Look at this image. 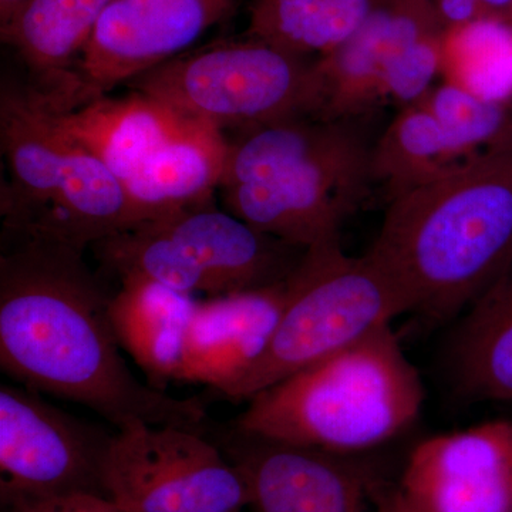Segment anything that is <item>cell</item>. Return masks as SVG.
I'll return each instance as SVG.
<instances>
[{
	"label": "cell",
	"instance_id": "1",
	"mask_svg": "<svg viewBox=\"0 0 512 512\" xmlns=\"http://www.w3.org/2000/svg\"><path fill=\"white\" fill-rule=\"evenodd\" d=\"M83 254L3 228L2 372L37 393L82 404L116 430L146 423L207 436L212 424L200 400L175 399L131 373L111 326L110 295Z\"/></svg>",
	"mask_w": 512,
	"mask_h": 512
},
{
	"label": "cell",
	"instance_id": "2",
	"mask_svg": "<svg viewBox=\"0 0 512 512\" xmlns=\"http://www.w3.org/2000/svg\"><path fill=\"white\" fill-rule=\"evenodd\" d=\"M367 254L410 312L447 319L467 309L512 264V130L392 198Z\"/></svg>",
	"mask_w": 512,
	"mask_h": 512
},
{
	"label": "cell",
	"instance_id": "3",
	"mask_svg": "<svg viewBox=\"0 0 512 512\" xmlns=\"http://www.w3.org/2000/svg\"><path fill=\"white\" fill-rule=\"evenodd\" d=\"M372 147L353 120L298 117L229 140L225 211L301 249L340 239L372 188Z\"/></svg>",
	"mask_w": 512,
	"mask_h": 512
},
{
	"label": "cell",
	"instance_id": "4",
	"mask_svg": "<svg viewBox=\"0 0 512 512\" xmlns=\"http://www.w3.org/2000/svg\"><path fill=\"white\" fill-rule=\"evenodd\" d=\"M423 402L419 372L387 325L255 394L231 426L345 456L399 436Z\"/></svg>",
	"mask_w": 512,
	"mask_h": 512
},
{
	"label": "cell",
	"instance_id": "5",
	"mask_svg": "<svg viewBox=\"0 0 512 512\" xmlns=\"http://www.w3.org/2000/svg\"><path fill=\"white\" fill-rule=\"evenodd\" d=\"M0 141L9 170L0 194L3 228L84 252L136 224L119 178L26 86L2 83Z\"/></svg>",
	"mask_w": 512,
	"mask_h": 512
},
{
	"label": "cell",
	"instance_id": "6",
	"mask_svg": "<svg viewBox=\"0 0 512 512\" xmlns=\"http://www.w3.org/2000/svg\"><path fill=\"white\" fill-rule=\"evenodd\" d=\"M288 301L269 348L244 379L222 394L248 402L272 384L350 348L410 305L372 255L349 256L340 239L306 249L289 276Z\"/></svg>",
	"mask_w": 512,
	"mask_h": 512
},
{
	"label": "cell",
	"instance_id": "7",
	"mask_svg": "<svg viewBox=\"0 0 512 512\" xmlns=\"http://www.w3.org/2000/svg\"><path fill=\"white\" fill-rule=\"evenodd\" d=\"M90 249L117 279L146 276L208 298L284 282L306 252L218 210L214 201L137 222Z\"/></svg>",
	"mask_w": 512,
	"mask_h": 512
},
{
	"label": "cell",
	"instance_id": "8",
	"mask_svg": "<svg viewBox=\"0 0 512 512\" xmlns=\"http://www.w3.org/2000/svg\"><path fill=\"white\" fill-rule=\"evenodd\" d=\"M316 60L262 40H221L188 50L126 86L220 130L316 117L322 84Z\"/></svg>",
	"mask_w": 512,
	"mask_h": 512
},
{
	"label": "cell",
	"instance_id": "9",
	"mask_svg": "<svg viewBox=\"0 0 512 512\" xmlns=\"http://www.w3.org/2000/svg\"><path fill=\"white\" fill-rule=\"evenodd\" d=\"M104 495L126 512H242L247 481L200 431L134 424L114 431L101 473Z\"/></svg>",
	"mask_w": 512,
	"mask_h": 512
},
{
	"label": "cell",
	"instance_id": "10",
	"mask_svg": "<svg viewBox=\"0 0 512 512\" xmlns=\"http://www.w3.org/2000/svg\"><path fill=\"white\" fill-rule=\"evenodd\" d=\"M232 8L234 0H113L62 82L47 94L29 90L52 113L79 109L188 52Z\"/></svg>",
	"mask_w": 512,
	"mask_h": 512
},
{
	"label": "cell",
	"instance_id": "11",
	"mask_svg": "<svg viewBox=\"0 0 512 512\" xmlns=\"http://www.w3.org/2000/svg\"><path fill=\"white\" fill-rule=\"evenodd\" d=\"M114 433L77 419L28 387H0V501L104 495L101 473ZM107 498V497H106Z\"/></svg>",
	"mask_w": 512,
	"mask_h": 512
},
{
	"label": "cell",
	"instance_id": "12",
	"mask_svg": "<svg viewBox=\"0 0 512 512\" xmlns=\"http://www.w3.org/2000/svg\"><path fill=\"white\" fill-rule=\"evenodd\" d=\"M208 434L247 481L254 512H370L373 487L339 454L232 426Z\"/></svg>",
	"mask_w": 512,
	"mask_h": 512
},
{
	"label": "cell",
	"instance_id": "13",
	"mask_svg": "<svg viewBox=\"0 0 512 512\" xmlns=\"http://www.w3.org/2000/svg\"><path fill=\"white\" fill-rule=\"evenodd\" d=\"M399 488L429 512H512V420L421 441Z\"/></svg>",
	"mask_w": 512,
	"mask_h": 512
},
{
	"label": "cell",
	"instance_id": "14",
	"mask_svg": "<svg viewBox=\"0 0 512 512\" xmlns=\"http://www.w3.org/2000/svg\"><path fill=\"white\" fill-rule=\"evenodd\" d=\"M288 279L198 301L175 382L204 384L222 396L244 379L274 338L288 301Z\"/></svg>",
	"mask_w": 512,
	"mask_h": 512
},
{
	"label": "cell",
	"instance_id": "15",
	"mask_svg": "<svg viewBox=\"0 0 512 512\" xmlns=\"http://www.w3.org/2000/svg\"><path fill=\"white\" fill-rule=\"evenodd\" d=\"M446 32L431 0H386L355 35L318 57L322 120H356L380 106L384 67L421 37Z\"/></svg>",
	"mask_w": 512,
	"mask_h": 512
},
{
	"label": "cell",
	"instance_id": "16",
	"mask_svg": "<svg viewBox=\"0 0 512 512\" xmlns=\"http://www.w3.org/2000/svg\"><path fill=\"white\" fill-rule=\"evenodd\" d=\"M53 116L69 136L99 157L121 184L161 147L200 123L140 92L100 97Z\"/></svg>",
	"mask_w": 512,
	"mask_h": 512
},
{
	"label": "cell",
	"instance_id": "17",
	"mask_svg": "<svg viewBox=\"0 0 512 512\" xmlns=\"http://www.w3.org/2000/svg\"><path fill=\"white\" fill-rule=\"evenodd\" d=\"M228 154L224 131L204 121L165 144L123 184L137 222L214 201Z\"/></svg>",
	"mask_w": 512,
	"mask_h": 512
},
{
	"label": "cell",
	"instance_id": "18",
	"mask_svg": "<svg viewBox=\"0 0 512 512\" xmlns=\"http://www.w3.org/2000/svg\"><path fill=\"white\" fill-rule=\"evenodd\" d=\"M119 281V291L109 302L114 335L147 383L165 392L175 382L198 299L146 276L127 275Z\"/></svg>",
	"mask_w": 512,
	"mask_h": 512
},
{
	"label": "cell",
	"instance_id": "19",
	"mask_svg": "<svg viewBox=\"0 0 512 512\" xmlns=\"http://www.w3.org/2000/svg\"><path fill=\"white\" fill-rule=\"evenodd\" d=\"M111 2L25 0L0 28L2 42L16 50L32 74V92L47 94L62 82Z\"/></svg>",
	"mask_w": 512,
	"mask_h": 512
},
{
	"label": "cell",
	"instance_id": "20",
	"mask_svg": "<svg viewBox=\"0 0 512 512\" xmlns=\"http://www.w3.org/2000/svg\"><path fill=\"white\" fill-rule=\"evenodd\" d=\"M451 367L468 399L512 402V264L468 306Z\"/></svg>",
	"mask_w": 512,
	"mask_h": 512
},
{
	"label": "cell",
	"instance_id": "21",
	"mask_svg": "<svg viewBox=\"0 0 512 512\" xmlns=\"http://www.w3.org/2000/svg\"><path fill=\"white\" fill-rule=\"evenodd\" d=\"M386 0H249L247 36L318 59L355 35Z\"/></svg>",
	"mask_w": 512,
	"mask_h": 512
},
{
	"label": "cell",
	"instance_id": "22",
	"mask_svg": "<svg viewBox=\"0 0 512 512\" xmlns=\"http://www.w3.org/2000/svg\"><path fill=\"white\" fill-rule=\"evenodd\" d=\"M467 158L448 141L433 114L423 104H413L404 107L373 144V184H379L390 201Z\"/></svg>",
	"mask_w": 512,
	"mask_h": 512
},
{
	"label": "cell",
	"instance_id": "23",
	"mask_svg": "<svg viewBox=\"0 0 512 512\" xmlns=\"http://www.w3.org/2000/svg\"><path fill=\"white\" fill-rule=\"evenodd\" d=\"M447 82L488 103L512 100V22L495 16L447 29L443 37Z\"/></svg>",
	"mask_w": 512,
	"mask_h": 512
},
{
	"label": "cell",
	"instance_id": "24",
	"mask_svg": "<svg viewBox=\"0 0 512 512\" xmlns=\"http://www.w3.org/2000/svg\"><path fill=\"white\" fill-rule=\"evenodd\" d=\"M458 153L476 156L512 130L508 106L488 103L451 82L437 84L421 103Z\"/></svg>",
	"mask_w": 512,
	"mask_h": 512
},
{
	"label": "cell",
	"instance_id": "25",
	"mask_svg": "<svg viewBox=\"0 0 512 512\" xmlns=\"http://www.w3.org/2000/svg\"><path fill=\"white\" fill-rule=\"evenodd\" d=\"M444 32L421 37L394 55L384 67L380 82V106H413L423 101L443 74Z\"/></svg>",
	"mask_w": 512,
	"mask_h": 512
},
{
	"label": "cell",
	"instance_id": "26",
	"mask_svg": "<svg viewBox=\"0 0 512 512\" xmlns=\"http://www.w3.org/2000/svg\"><path fill=\"white\" fill-rule=\"evenodd\" d=\"M2 512H126L103 495L64 494L18 498L2 503Z\"/></svg>",
	"mask_w": 512,
	"mask_h": 512
},
{
	"label": "cell",
	"instance_id": "27",
	"mask_svg": "<svg viewBox=\"0 0 512 512\" xmlns=\"http://www.w3.org/2000/svg\"><path fill=\"white\" fill-rule=\"evenodd\" d=\"M444 29L467 25L488 16L478 0H431Z\"/></svg>",
	"mask_w": 512,
	"mask_h": 512
},
{
	"label": "cell",
	"instance_id": "28",
	"mask_svg": "<svg viewBox=\"0 0 512 512\" xmlns=\"http://www.w3.org/2000/svg\"><path fill=\"white\" fill-rule=\"evenodd\" d=\"M373 505L375 512H429L413 503L399 487L390 490L373 487Z\"/></svg>",
	"mask_w": 512,
	"mask_h": 512
},
{
	"label": "cell",
	"instance_id": "29",
	"mask_svg": "<svg viewBox=\"0 0 512 512\" xmlns=\"http://www.w3.org/2000/svg\"><path fill=\"white\" fill-rule=\"evenodd\" d=\"M488 16L503 18L512 22V0H478Z\"/></svg>",
	"mask_w": 512,
	"mask_h": 512
},
{
	"label": "cell",
	"instance_id": "30",
	"mask_svg": "<svg viewBox=\"0 0 512 512\" xmlns=\"http://www.w3.org/2000/svg\"><path fill=\"white\" fill-rule=\"evenodd\" d=\"M25 0H0V28L9 22Z\"/></svg>",
	"mask_w": 512,
	"mask_h": 512
}]
</instances>
